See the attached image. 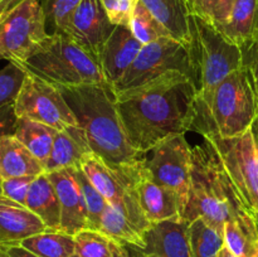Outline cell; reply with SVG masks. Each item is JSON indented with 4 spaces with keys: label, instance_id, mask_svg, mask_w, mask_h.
Instances as JSON below:
<instances>
[{
    "label": "cell",
    "instance_id": "1",
    "mask_svg": "<svg viewBox=\"0 0 258 257\" xmlns=\"http://www.w3.org/2000/svg\"><path fill=\"white\" fill-rule=\"evenodd\" d=\"M115 102L131 145L140 153L165 139L190 131L198 92L180 72H168L139 87L115 92Z\"/></svg>",
    "mask_w": 258,
    "mask_h": 257
},
{
    "label": "cell",
    "instance_id": "2",
    "mask_svg": "<svg viewBox=\"0 0 258 257\" xmlns=\"http://www.w3.org/2000/svg\"><path fill=\"white\" fill-rule=\"evenodd\" d=\"M78 125L86 131L93 153L112 165H138L146 154L128 141L111 86L82 85L60 87Z\"/></svg>",
    "mask_w": 258,
    "mask_h": 257
},
{
    "label": "cell",
    "instance_id": "3",
    "mask_svg": "<svg viewBox=\"0 0 258 257\" xmlns=\"http://www.w3.org/2000/svg\"><path fill=\"white\" fill-rule=\"evenodd\" d=\"M249 213L227 175L213 144L204 139L191 146L190 189L183 219L203 218L223 234L227 222Z\"/></svg>",
    "mask_w": 258,
    "mask_h": 257
},
{
    "label": "cell",
    "instance_id": "4",
    "mask_svg": "<svg viewBox=\"0 0 258 257\" xmlns=\"http://www.w3.org/2000/svg\"><path fill=\"white\" fill-rule=\"evenodd\" d=\"M258 115V96L244 68L227 76L207 95L198 96L190 131L206 136L234 138L249 130Z\"/></svg>",
    "mask_w": 258,
    "mask_h": 257
},
{
    "label": "cell",
    "instance_id": "5",
    "mask_svg": "<svg viewBox=\"0 0 258 257\" xmlns=\"http://www.w3.org/2000/svg\"><path fill=\"white\" fill-rule=\"evenodd\" d=\"M19 66L27 72L60 87L111 86L103 75L98 58L64 33L49 34L37 52Z\"/></svg>",
    "mask_w": 258,
    "mask_h": 257
},
{
    "label": "cell",
    "instance_id": "6",
    "mask_svg": "<svg viewBox=\"0 0 258 257\" xmlns=\"http://www.w3.org/2000/svg\"><path fill=\"white\" fill-rule=\"evenodd\" d=\"M191 81L198 96L207 95L227 76L241 68V49L213 24L190 13Z\"/></svg>",
    "mask_w": 258,
    "mask_h": 257
},
{
    "label": "cell",
    "instance_id": "7",
    "mask_svg": "<svg viewBox=\"0 0 258 257\" xmlns=\"http://www.w3.org/2000/svg\"><path fill=\"white\" fill-rule=\"evenodd\" d=\"M144 164L145 161L138 165H112L93 153L81 166L107 203L122 213L143 234L151 226L141 208L136 190Z\"/></svg>",
    "mask_w": 258,
    "mask_h": 257
},
{
    "label": "cell",
    "instance_id": "8",
    "mask_svg": "<svg viewBox=\"0 0 258 257\" xmlns=\"http://www.w3.org/2000/svg\"><path fill=\"white\" fill-rule=\"evenodd\" d=\"M49 37L38 0H23L0 14V59L23 65Z\"/></svg>",
    "mask_w": 258,
    "mask_h": 257
},
{
    "label": "cell",
    "instance_id": "9",
    "mask_svg": "<svg viewBox=\"0 0 258 257\" xmlns=\"http://www.w3.org/2000/svg\"><path fill=\"white\" fill-rule=\"evenodd\" d=\"M216 148L227 175L251 214L258 213V148L252 130L223 139L206 136Z\"/></svg>",
    "mask_w": 258,
    "mask_h": 257
},
{
    "label": "cell",
    "instance_id": "10",
    "mask_svg": "<svg viewBox=\"0 0 258 257\" xmlns=\"http://www.w3.org/2000/svg\"><path fill=\"white\" fill-rule=\"evenodd\" d=\"M168 72H180L190 80L193 76L188 44L164 37L143 45L113 92L139 87Z\"/></svg>",
    "mask_w": 258,
    "mask_h": 257
},
{
    "label": "cell",
    "instance_id": "11",
    "mask_svg": "<svg viewBox=\"0 0 258 257\" xmlns=\"http://www.w3.org/2000/svg\"><path fill=\"white\" fill-rule=\"evenodd\" d=\"M18 118L42 122L57 131L78 125L59 87L27 72L14 102Z\"/></svg>",
    "mask_w": 258,
    "mask_h": 257
},
{
    "label": "cell",
    "instance_id": "12",
    "mask_svg": "<svg viewBox=\"0 0 258 257\" xmlns=\"http://www.w3.org/2000/svg\"><path fill=\"white\" fill-rule=\"evenodd\" d=\"M145 169L155 183L178 194L185 212L190 189L191 146L184 135L171 136L158 144L146 158Z\"/></svg>",
    "mask_w": 258,
    "mask_h": 257
},
{
    "label": "cell",
    "instance_id": "13",
    "mask_svg": "<svg viewBox=\"0 0 258 257\" xmlns=\"http://www.w3.org/2000/svg\"><path fill=\"white\" fill-rule=\"evenodd\" d=\"M113 28L102 0H82L71 15L64 34L98 58Z\"/></svg>",
    "mask_w": 258,
    "mask_h": 257
},
{
    "label": "cell",
    "instance_id": "14",
    "mask_svg": "<svg viewBox=\"0 0 258 257\" xmlns=\"http://www.w3.org/2000/svg\"><path fill=\"white\" fill-rule=\"evenodd\" d=\"M53 184L60 204V231L75 236L87 229V209L75 168L45 173Z\"/></svg>",
    "mask_w": 258,
    "mask_h": 257
},
{
    "label": "cell",
    "instance_id": "15",
    "mask_svg": "<svg viewBox=\"0 0 258 257\" xmlns=\"http://www.w3.org/2000/svg\"><path fill=\"white\" fill-rule=\"evenodd\" d=\"M189 226L190 222L183 218L151 223L144 233V247L136 252L155 257H190Z\"/></svg>",
    "mask_w": 258,
    "mask_h": 257
},
{
    "label": "cell",
    "instance_id": "16",
    "mask_svg": "<svg viewBox=\"0 0 258 257\" xmlns=\"http://www.w3.org/2000/svg\"><path fill=\"white\" fill-rule=\"evenodd\" d=\"M143 45V43L136 39L130 28L126 25H115L98 55L103 75L112 88L125 76Z\"/></svg>",
    "mask_w": 258,
    "mask_h": 257
},
{
    "label": "cell",
    "instance_id": "17",
    "mask_svg": "<svg viewBox=\"0 0 258 257\" xmlns=\"http://www.w3.org/2000/svg\"><path fill=\"white\" fill-rule=\"evenodd\" d=\"M140 206L150 223L171 218H183L184 206L175 191L159 185L148 175L144 164L136 183Z\"/></svg>",
    "mask_w": 258,
    "mask_h": 257
},
{
    "label": "cell",
    "instance_id": "18",
    "mask_svg": "<svg viewBox=\"0 0 258 257\" xmlns=\"http://www.w3.org/2000/svg\"><path fill=\"white\" fill-rule=\"evenodd\" d=\"M47 231L42 219L28 207L0 196V246L20 244L29 237Z\"/></svg>",
    "mask_w": 258,
    "mask_h": 257
},
{
    "label": "cell",
    "instance_id": "19",
    "mask_svg": "<svg viewBox=\"0 0 258 257\" xmlns=\"http://www.w3.org/2000/svg\"><path fill=\"white\" fill-rule=\"evenodd\" d=\"M93 154L86 131L80 125L58 131L52 153L45 163V173L64 168H81L83 161Z\"/></svg>",
    "mask_w": 258,
    "mask_h": 257
},
{
    "label": "cell",
    "instance_id": "20",
    "mask_svg": "<svg viewBox=\"0 0 258 257\" xmlns=\"http://www.w3.org/2000/svg\"><path fill=\"white\" fill-rule=\"evenodd\" d=\"M43 164L15 138L0 135V179L38 176L44 174Z\"/></svg>",
    "mask_w": 258,
    "mask_h": 257
},
{
    "label": "cell",
    "instance_id": "21",
    "mask_svg": "<svg viewBox=\"0 0 258 257\" xmlns=\"http://www.w3.org/2000/svg\"><path fill=\"white\" fill-rule=\"evenodd\" d=\"M25 207L37 214L48 231H60V204L55 189L47 174H40L33 180Z\"/></svg>",
    "mask_w": 258,
    "mask_h": 257
},
{
    "label": "cell",
    "instance_id": "22",
    "mask_svg": "<svg viewBox=\"0 0 258 257\" xmlns=\"http://www.w3.org/2000/svg\"><path fill=\"white\" fill-rule=\"evenodd\" d=\"M161 23L171 38L188 44L190 42V9L188 0H141Z\"/></svg>",
    "mask_w": 258,
    "mask_h": 257
},
{
    "label": "cell",
    "instance_id": "23",
    "mask_svg": "<svg viewBox=\"0 0 258 257\" xmlns=\"http://www.w3.org/2000/svg\"><path fill=\"white\" fill-rule=\"evenodd\" d=\"M219 30L238 47L253 39L258 35V0H236L229 19Z\"/></svg>",
    "mask_w": 258,
    "mask_h": 257
},
{
    "label": "cell",
    "instance_id": "24",
    "mask_svg": "<svg viewBox=\"0 0 258 257\" xmlns=\"http://www.w3.org/2000/svg\"><path fill=\"white\" fill-rule=\"evenodd\" d=\"M224 247L237 257H254L258 249V229L251 213L227 222L224 226Z\"/></svg>",
    "mask_w": 258,
    "mask_h": 257
},
{
    "label": "cell",
    "instance_id": "25",
    "mask_svg": "<svg viewBox=\"0 0 258 257\" xmlns=\"http://www.w3.org/2000/svg\"><path fill=\"white\" fill-rule=\"evenodd\" d=\"M57 133L58 131L55 128L42 122L28 120V118H18L14 136L44 166L52 153L53 143Z\"/></svg>",
    "mask_w": 258,
    "mask_h": 257
},
{
    "label": "cell",
    "instance_id": "26",
    "mask_svg": "<svg viewBox=\"0 0 258 257\" xmlns=\"http://www.w3.org/2000/svg\"><path fill=\"white\" fill-rule=\"evenodd\" d=\"M98 232L107 236L116 243L131 247L135 251H139L144 247V234L110 203L106 204V208L101 217Z\"/></svg>",
    "mask_w": 258,
    "mask_h": 257
},
{
    "label": "cell",
    "instance_id": "27",
    "mask_svg": "<svg viewBox=\"0 0 258 257\" xmlns=\"http://www.w3.org/2000/svg\"><path fill=\"white\" fill-rule=\"evenodd\" d=\"M39 257H71L76 253L75 237L62 231H45L20 242Z\"/></svg>",
    "mask_w": 258,
    "mask_h": 257
},
{
    "label": "cell",
    "instance_id": "28",
    "mask_svg": "<svg viewBox=\"0 0 258 257\" xmlns=\"http://www.w3.org/2000/svg\"><path fill=\"white\" fill-rule=\"evenodd\" d=\"M190 257H219L224 247V237L203 218H197L189 226Z\"/></svg>",
    "mask_w": 258,
    "mask_h": 257
},
{
    "label": "cell",
    "instance_id": "29",
    "mask_svg": "<svg viewBox=\"0 0 258 257\" xmlns=\"http://www.w3.org/2000/svg\"><path fill=\"white\" fill-rule=\"evenodd\" d=\"M128 28L135 35L136 39L143 43L144 45L155 42L160 38L170 37L168 30L151 14L150 10L144 5L141 0H139L136 4Z\"/></svg>",
    "mask_w": 258,
    "mask_h": 257
},
{
    "label": "cell",
    "instance_id": "30",
    "mask_svg": "<svg viewBox=\"0 0 258 257\" xmlns=\"http://www.w3.org/2000/svg\"><path fill=\"white\" fill-rule=\"evenodd\" d=\"M76 253L82 257H115L118 243L93 229H83L75 236Z\"/></svg>",
    "mask_w": 258,
    "mask_h": 257
},
{
    "label": "cell",
    "instance_id": "31",
    "mask_svg": "<svg viewBox=\"0 0 258 257\" xmlns=\"http://www.w3.org/2000/svg\"><path fill=\"white\" fill-rule=\"evenodd\" d=\"M76 176L82 188L83 197L86 202V209H87V229L98 231L101 223V217L106 208L107 201L105 197L95 188L90 179L83 173L82 168H75Z\"/></svg>",
    "mask_w": 258,
    "mask_h": 257
},
{
    "label": "cell",
    "instance_id": "32",
    "mask_svg": "<svg viewBox=\"0 0 258 257\" xmlns=\"http://www.w3.org/2000/svg\"><path fill=\"white\" fill-rule=\"evenodd\" d=\"M45 15L49 34L64 33L68 20L82 0H38Z\"/></svg>",
    "mask_w": 258,
    "mask_h": 257
},
{
    "label": "cell",
    "instance_id": "33",
    "mask_svg": "<svg viewBox=\"0 0 258 257\" xmlns=\"http://www.w3.org/2000/svg\"><path fill=\"white\" fill-rule=\"evenodd\" d=\"M236 0H188L191 14L219 28L229 19Z\"/></svg>",
    "mask_w": 258,
    "mask_h": 257
},
{
    "label": "cell",
    "instance_id": "34",
    "mask_svg": "<svg viewBox=\"0 0 258 257\" xmlns=\"http://www.w3.org/2000/svg\"><path fill=\"white\" fill-rule=\"evenodd\" d=\"M25 76L27 71L14 62H8L0 70V108L15 102Z\"/></svg>",
    "mask_w": 258,
    "mask_h": 257
},
{
    "label": "cell",
    "instance_id": "35",
    "mask_svg": "<svg viewBox=\"0 0 258 257\" xmlns=\"http://www.w3.org/2000/svg\"><path fill=\"white\" fill-rule=\"evenodd\" d=\"M139 0H102L110 22L113 25L128 27Z\"/></svg>",
    "mask_w": 258,
    "mask_h": 257
},
{
    "label": "cell",
    "instance_id": "36",
    "mask_svg": "<svg viewBox=\"0 0 258 257\" xmlns=\"http://www.w3.org/2000/svg\"><path fill=\"white\" fill-rule=\"evenodd\" d=\"M37 176H20L2 180V196L25 206L29 188Z\"/></svg>",
    "mask_w": 258,
    "mask_h": 257
},
{
    "label": "cell",
    "instance_id": "37",
    "mask_svg": "<svg viewBox=\"0 0 258 257\" xmlns=\"http://www.w3.org/2000/svg\"><path fill=\"white\" fill-rule=\"evenodd\" d=\"M241 67L249 73L258 96V35L239 47Z\"/></svg>",
    "mask_w": 258,
    "mask_h": 257
},
{
    "label": "cell",
    "instance_id": "38",
    "mask_svg": "<svg viewBox=\"0 0 258 257\" xmlns=\"http://www.w3.org/2000/svg\"><path fill=\"white\" fill-rule=\"evenodd\" d=\"M18 117L15 115L14 103L0 108V135H14Z\"/></svg>",
    "mask_w": 258,
    "mask_h": 257
},
{
    "label": "cell",
    "instance_id": "39",
    "mask_svg": "<svg viewBox=\"0 0 258 257\" xmlns=\"http://www.w3.org/2000/svg\"><path fill=\"white\" fill-rule=\"evenodd\" d=\"M0 257H39L20 244L0 246Z\"/></svg>",
    "mask_w": 258,
    "mask_h": 257
},
{
    "label": "cell",
    "instance_id": "40",
    "mask_svg": "<svg viewBox=\"0 0 258 257\" xmlns=\"http://www.w3.org/2000/svg\"><path fill=\"white\" fill-rule=\"evenodd\" d=\"M22 2L23 0H0V14L12 9V8H14L15 5H18Z\"/></svg>",
    "mask_w": 258,
    "mask_h": 257
},
{
    "label": "cell",
    "instance_id": "41",
    "mask_svg": "<svg viewBox=\"0 0 258 257\" xmlns=\"http://www.w3.org/2000/svg\"><path fill=\"white\" fill-rule=\"evenodd\" d=\"M115 257H130V254H128V251L126 249L125 246L117 244V247H116Z\"/></svg>",
    "mask_w": 258,
    "mask_h": 257
},
{
    "label": "cell",
    "instance_id": "42",
    "mask_svg": "<svg viewBox=\"0 0 258 257\" xmlns=\"http://www.w3.org/2000/svg\"><path fill=\"white\" fill-rule=\"evenodd\" d=\"M251 130H252V134H253V136H254V140H256L257 148H258V115H257V117L254 118L253 123H252V126H251Z\"/></svg>",
    "mask_w": 258,
    "mask_h": 257
},
{
    "label": "cell",
    "instance_id": "43",
    "mask_svg": "<svg viewBox=\"0 0 258 257\" xmlns=\"http://www.w3.org/2000/svg\"><path fill=\"white\" fill-rule=\"evenodd\" d=\"M219 257H237V256H234V254L232 253V252L229 251L228 248L223 247V248L221 249V253H219Z\"/></svg>",
    "mask_w": 258,
    "mask_h": 257
},
{
    "label": "cell",
    "instance_id": "44",
    "mask_svg": "<svg viewBox=\"0 0 258 257\" xmlns=\"http://www.w3.org/2000/svg\"><path fill=\"white\" fill-rule=\"evenodd\" d=\"M252 216H253L254 222H256V226H257V229H258V213H253Z\"/></svg>",
    "mask_w": 258,
    "mask_h": 257
},
{
    "label": "cell",
    "instance_id": "45",
    "mask_svg": "<svg viewBox=\"0 0 258 257\" xmlns=\"http://www.w3.org/2000/svg\"><path fill=\"white\" fill-rule=\"evenodd\" d=\"M136 257H155V256H153V254H139V256Z\"/></svg>",
    "mask_w": 258,
    "mask_h": 257
},
{
    "label": "cell",
    "instance_id": "46",
    "mask_svg": "<svg viewBox=\"0 0 258 257\" xmlns=\"http://www.w3.org/2000/svg\"><path fill=\"white\" fill-rule=\"evenodd\" d=\"M71 257H82V256H80V254H77V253H73Z\"/></svg>",
    "mask_w": 258,
    "mask_h": 257
},
{
    "label": "cell",
    "instance_id": "47",
    "mask_svg": "<svg viewBox=\"0 0 258 257\" xmlns=\"http://www.w3.org/2000/svg\"><path fill=\"white\" fill-rule=\"evenodd\" d=\"M0 196H2V179H0Z\"/></svg>",
    "mask_w": 258,
    "mask_h": 257
},
{
    "label": "cell",
    "instance_id": "48",
    "mask_svg": "<svg viewBox=\"0 0 258 257\" xmlns=\"http://www.w3.org/2000/svg\"><path fill=\"white\" fill-rule=\"evenodd\" d=\"M254 257H258V249H257V253H256V256H254Z\"/></svg>",
    "mask_w": 258,
    "mask_h": 257
}]
</instances>
